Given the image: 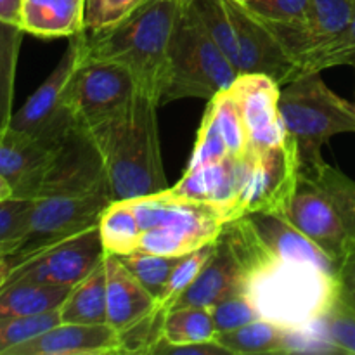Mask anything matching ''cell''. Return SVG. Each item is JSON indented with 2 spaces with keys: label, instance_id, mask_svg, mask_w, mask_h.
Segmentation results:
<instances>
[{
  "label": "cell",
  "instance_id": "obj_1",
  "mask_svg": "<svg viewBox=\"0 0 355 355\" xmlns=\"http://www.w3.org/2000/svg\"><path fill=\"white\" fill-rule=\"evenodd\" d=\"M159 103L135 92L120 111L87 128L99 148L114 200H135L168 189L159 148Z\"/></svg>",
  "mask_w": 355,
  "mask_h": 355
},
{
  "label": "cell",
  "instance_id": "obj_2",
  "mask_svg": "<svg viewBox=\"0 0 355 355\" xmlns=\"http://www.w3.org/2000/svg\"><path fill=\"white\" fill-rule=\"evenodd\" d=\"M182 9L177 0H151L113 26L82 31V58L121 66L139 92L162 104L168 82L170 42Z\"/></svg>",
  "mask_w": 355,
  "mask_h": 355
},
{
  "label": "cell",
  "instance_id": "obj_3",
  "mask_svg": "<svg viewBox=\"0 0 355 355\" xmlns=\"http://www.w3.org/2000/svg\"><path fill=\"white\" fill-rule=\"evenodd\" d=\"M284 217L340 267L355 246V180L324 159L300 163Z\"/></svg>",
  "mask_w": 355,
  "mask_h": 355
},
{
  "label": "cell",
  "instance_id": "obj_4",
  "mask_svg": "<svg viewBox=\"0 0 355 355\" xmlns=\"http://www.w3.org/2000/svg\"><path fill=\"white\" fill-rule=\"evenodd\" d=\"M243 291L262 319L288 329H304L335 300L338 279L314 266L279 260L245 281Z\"/></svg>",
  "mask_w": 355,
  "mask_h": 355
},
{
  "label": "cell",
  "instance_id": "obj_5",
  "mask_svg": "<svg viewBox=\"0 0 355 355\" xmlns=\"http://www.w3.org/2000/svg\"><path fill=\"white\" fill-rule=\"evenodd\" d=\"M201 23L238 75L263 73L281 87L295 80L297 66L269 28L234 0H198L191 3Z\"/></svg>",
  "mask_w": 355,
  "mask_h": 355
},
{
  "label": "cell",
  "instance_id": "obj_6",
  "mask_svg": "<svg viewBox=\"0 0 355 355\" xmlns=\"http://www.w3.org/2000/svg\"><path fill=\"white\" fill-rule=\"evenodd\" d=\"M132 201L141 224L139 248L158 255L182 257L214 243L227 222L220 208L179 196L170 187Z\"/></svg>",
  "mask_w": 355,
  "mask_h": 355
},
{
  "label": "cell",
  "instance_id": "obj_7",
  "mask_svg": "<svg viewBox=\"0 0 355 355\" xmlns=\"http://www.w3.org/2000/svg\"><path fill=\"white\" fill-rule=\"evenodd\" d=\"M284 128L297 142L300 163L322 159L321 149L338 134H355V106L333 92L321 73H309L281 87Z\"/></svg>",
  "mask_w": 355,
  "mask_h": 355
},
{
  "label": "cell",
  "instance_id": "obj_8",
  "mask_svg": "<svg viewBox=\"0 0 355 355\" xmlns=\"http://www.w3.org/2000/svg\"><path fill=\"white\" fill-rule=\"evenodd\" d=\"M236 78L234 66L215 44L193 6L184 7L170 42L168 82L162 104L187 97L210 101L227 90Z\"/></svg>",
  "mask_w": 355,
  "mask_h": 355
},
{
  "label": "cell",
  "instance_id": "obj_9",
  "mask_svg": "<svg viewBox=\"0 0 355 355\" xmlns=\"http://www.w3.org/2000/svg\"><path fill=\"white\" fill-rule=\"evenodd\" d=\"M82 42L80 33L69 38L64 54L45 82L35 90L30 99L12 114L9 130L30 135L47 144H58L75 127V118L68 106V83L80 62Z\"/></svg>",
  "mask_w": 355,
  "mask_h": 355
},
{
  "label": "cell",
  "instance_id": "obj_10",
  "mask_svg": "<svg viewBox=\"0 0 355 355\" xmlns=\"http://www.w3.org/2000/svg\"><path fill=\"white\" fill-rule=\"evenodd\" d=\"M111 201L113 198L107 193L59 194L35 200L26 241L16 255L7 259L10 267L55 243L99 225Z\"/></svg>",
  "mask_w": 355,
  "mask_h": 355
},
{
  "label": "cell",
  "instance_id": "obj_11",
  "mask_svg": "<svg viewBox=\"0 0 355 355\" xmlns=\"http://www.w3.org/2000/svg\"><path fill=\"white\" fill-rule=\"evenodd\" d=\"M300 172V153L290 134L274 148L253 156L248 179L231 210V218L252 214L284 215Z\"/></svg>",
  "mask_w": 355,
  "mask_h": 355
},
{
  "label": "cell",
  "instance_id": "obj_12",
  "mask_svg": "<svg viewBox=\"0 0 355 355\" xmlns=\"http://www.w3.org/2000/svg\"><path fill=\"white\" fill-rule=\"evenodd\" d=\"M137 92L134 78L121 66L106 61L83 59L68 83V106L75 123L92 128L113 116Z\"/></svg>",
  "mask_w": 355,
  "mask_h": 355
},
{
  "label": "cell",
  "instance_id": "obj_13",
  "mask_svg": "<svg viewBox=\"0 0 355 355\" xmlns=\"http://www.w3.org/2000/svg\"><path fill=\"white\" fill-rule=\"evenodd\" d=\"M111 194L99 148L87 128L75 125L55 146L33 201L59 194ZM113 198V196H111Z\"/></svg>",
  "mask_w": 355,
  "mask_h": 355
},
{
  "label": "cell",
  "instance_id": "obj_14",
  "mask_svg": "<svg viewBox=\"0 0 355 355\" xmlns=\"http://www.w3.org/2000/svg\"><path fill=\"white\" fill-rule=\"evenodd\" d=\"M104 255L106 250L101 239L99 225H96L17 262L10 269L6 284L28 281L73 288L99 266Z\"/></svg>",
  "mask_w": 355,
  "mask_h": 355
},
{
  "label": "cell",
  "instance_id": "obj_15",
  "mask_svg": "<svg viewBox=\"0 0 355 355\" xmlns=\"http://www.w3.org/2000/svg\"><path fill=\"white\" fill-rule=\"evenodd\" d=\"M248 132L250 155H262L286 137L279 111L281 85L263 73L238 75L231 87Z\"/></svg>",
  "mask_w": 355,
  "mask_h": 355
},
{
  "label": "cell",
  "instance_id": "obj_16",
  "mask_svg": "<svg viewBox=\"0 0 355 355\" xmlns=\"http://www.w3.org/2000/svg\"><path fill=\"white\" fill-rule=\"evenodd\" d=\"M355 0H311V7L298 26H267L288 58L298 68L302 62L335 40L354 16ZM295 75V78H297Z\"/></svg>",
  "mask_w": 355,
  "mask_h": 355
},
{
  "label": "cell",
  "instance_id": "obj_17",
  "mask_svg": "<svg viewBox=\"0 0 355 355\" xmlns=\"http://www.w3.org/2000/svg\"><path fill=\"white\" fill-rule=\"evenodd\" d=\"M253 156L236 158L227 156L220 162H211L196 168H186L182 179L170 187L179 196L220 208L225 217L231 218V210L238 201L246 179Z\"/></svg>",
  "mask_w": 355,
  "mask_h": 355
},
{
  "label": "cell",
  "instance_id": "obj_18",
  "mask_svg": "<svg viewBox=\"0 0 355 355\" xmlns=\"http://www.w3.org/2000/svg\"><path fill=\"white\" fill-rule=\"evenodd\" d=\"M118 331L110 324L59 322L10 349L7 355H118Z\"/></svg>",
  "mask_w": 355,
  "mask_h": 355
},
{
  "label": "cell",
  "instance_id": "obj_19",
  "mask_svg": "<svg viewBox=\"0 0 355 355\" xmlns=\"http://www.w3.org/2000/svg\"><path fill=\"white\" fill-rule=\"evenodd\" d=\"M58 144H47L9 128L0 135V175L12 187V196L33 200Z\"/></svg>",
  "mask_w": 355,
  "mask_h": 355
},
{
  "label": "cell",
  "instance_id": "obj_20",
  "mask_svg": "<svg viewBox=\"0 0 355 355\" xmlns=\"http://www.w3.org/2000/svg\"><path fill=\"white\" fill-rule=\"evenodd\" d=\"M248 217L279 260L314 266L331 276L338 274V263L326 255L311 238L298 231L284 215L252 214Z\"/></svg>",
  "mask_w": 355,
  "mask_h": 355
},
{
  "label": "cell",
  "instance_id": "obj_21",
  "mask_svg": "<svg viewBox=\"0 0 355 355\" xmlns=\"http://www.w3.org/2000/svg\"><path fill=\"white\" fill-rule=\"evenodd\" d=\"M106 312L107 324L116 331L132 324L158 305L156 298L113 253H106Z\"/></svg>",
  "mask_w": 355,
  "mask_h": 355
},
{
  "label": "cell",
  "instance_id": "obj_22",
  "mask_svg": "<svg viewBox=\"0 0 355 355\" xmlns=\"http://www.w3.org/2000/svg\"><path fill=\"white\" fill-rule=\"evenodd\" d=\"M241 290V270L232 259L227 245L218 236L210 262L205 266L198 279L187 288L186 293L179 298L175 307H210L215 302Z\"/></svg>",
  "mask_w": 355,
  "mask_h": 355
},
{
  "label": "cell",
  "instance_id": "obj_23",
  "mask_svg": "<svg viewBox=\"0 0 355 355\" xmlns=\"http://www.w3.org/2000/svg\"><path fill=\"white\" fill-rule=\"evenodd\" d=\"M85 0H23L19 26L40 38H71L83 31Z\"/></svg>",
  "mask_w": 355,
  "mask_h": 355
},
{
  "label": "cell",
  "instance_id": "obj_24",
  "mask_svg": "<svg viewBox=\"0 0 355 355\" xmlns=\"http://www.w3.org/2000/svg\"><path fill=\"white\" fill-rule=\"evenodd\" d=\"M220 239L227 245L232 259L238 263L243 274V284L255 274L269 269L279 262L276 253L270 250L263 236L252 222L248 215L225 222Z\"/></svg>",
  "mask_w": 355,
  "mask_h": 355
},
{
  "label": "cell",
  "instance_id": "obj_25",
  "mask_svg": "<svg viewBox=\"0 0 355 355\" xmlns=\"http://www.w3.org/2000/svg\"><path fill=\"white\" fill-rule=\"evenodd\" d=\"M106 257V255H104ZM61 322L78 324H107L106 312V263L99 266L69 290L59 307Z\"/></svg>",
  "mask_w": 355,
  "mask_h": 355
},
{
  "label": "cell",
  "instance_id": "obj_26",
  "mask_svg": "<svg viewBox=\"0 0 355 355\" xmlns=\"http://www.w3.org/2000/svg\"><path fill=\"white\" fill-rule=\"evenodd\" d=\"M71 288L42 283H10L0 288V318H31L59 311Z\"/></svg>",
  "mask_w": 355,
  "mask_h": 355
},
{
  "label": "cell",
  "instance_id": "obj_27",
  "mask_svg": "<svg viewBox=\"0 0 355 355\" xmlns=\"http://www.w3.org/2000/svg\"><path fill=\"white\" fill-rule=\"evenodd\" d=\"M291 329L267 319H257L238 329L217 333L215 340L231 355L290 354Z\"/></svg>",
  "mask_w": 355,
  "mask_h": 355
},
{
  "label": "cell",
  "instance_id": "obj_28",
  "mask_svg": "<svg viewBox=\"0 0 355 355\" xmlns=\"http://www.w3.org/2000/svg\"><path fill=\"white\" fill-rule=\"evenodd\" d=\"M106 253L125 255L141 245V224L132 200H114L107 205L99 222Z\"/></svg>",
  "mask_w": 355,
  "mask_h": 355
},
{
  "label": "cell",
  "instance_id": "obj_29",
  "mask_svg": "<svg viewBox=\"0 0 355 355\" xmlns=\"http://www.w3.org/2000/svg\"><path fill=\"white\" fill-rule=\"evenodd\" d=\"M24 30L19 24L0 19V135L6 134L12 118L14 83Z\"/></svg>",
  "mask_w": 355,
  "mask_h": 355
},
{
  "label": "cell",
  "instance_id": "obj_30",
  "mask_svg": "<svg viewBox=\"0 0 355 355\" xmlns=\"http://www.w3.org/2000/svg\"><path fill=\"white\" fill-rule=\"evenodd\" d=\"M217 328L208 307H175L168 311L163 328V340L173 345L211 342Z\"/></svg>",
  "mask_w": 355,
  "mask_h": 355
},
{
  "label": "cell",
  "instance_id": "obj_31",
  "mask_svg": "<svg viewBox=\"0 0 355 355\" xmlns=\"http://www.w3.org/2000/svg\"><path fill=\"white\" fill-rule=\"evenodd\" d=\"M311 328L335 354L355 355V307L343 300L340 293Z\"/></svg>",
  "mask_w": 355,
  "mask_h": 355
},
{
  "label": "cell",
  "instance_id": "obj_32",
  "mask_svg": "<svg viewBox=\"0 0 355 355\" xmlns=\"http://www.w3.org/2000/svg\"><path fill=\"white\" fill-rule=\"evenodd\" d=\"M207 110L214 116L218 132L227 144L229 155L236 158H248V132H246L245 121H243L241 111L231 90H222L217 96L208 101Z\"/></svg>",
  "mask_w": 355,
  "mask_h": 355
},
{
  "label": "cell",
  "instance_id": "obj_33",
  "mask_svg": "<svg viewBox=\"0 0 355 355\" xmlns=\"http://www.w3.org/2000/svg\"><path fill=\"white\" fill-rule=\"evenodd\" d=\"M125 267L137 277L139 283L159 302L165 291L168 277L172 274L179 257L158 255V253L146 252V250H134L125 255H116Z\"/></svg>",
  "mask_w": 355,
  "mask_h": 355
},
{
  "label": "cell",
  "instance_id": "obj_34",
  "mask_svg": "<svg viewBox=\"0 0 355 355\" xmlns=\"http://www.w3.org/2000/svg\"><path fill=\"white\" fill-rule=\"evenodd\" d=\"M33 200L10 196L0 200V259H9L26 241Z\"/></svg>",
  "mask_w": 355,
  "mask_h": 355
},
{
  "label": "cell",
  "instance_id": "obj_35",
  "mask_svg": "<svg viewBox=\"0 0 355 355\" xmlns=\"http://www.w3.org/2000/svg\"><path fill=\"white\" fill-rule=\"evenodd\" d=\"M215 241L208 243V245L193 250V252L177 259L172 274L168 277V283L165 286V291H163L162 298L158 302V307H162L166 312L175 307L179 298L186 293L187 288L198 279L205 266L210 262L211 255L215 252Z\"/></svg>",
  "mask_w": 355,
  "mask_h": 355
},
{
  "label": "cell",
  "instance_id": "obj_36",
  "mask_svg": "<svg viewBox=\"0 0 355 355\" xmlns=\"http://www.w3.org/2000/svg\"><path fill=\"white\" fill-rule=\"evenodd\" d=\"M168 312L156 305L151 312L118 331L120 354H153L163 340Z\"/></svg>",
  "mask_w": 355,
  "mask_h": 355
},
{
  "label": "cell",
  "instance_id": "obj_37",
  "mask_svg": "<svg viewBox=\"0 0 355 355\" xmlns=\"http://www.w3.org/2000/svg\"><path fill=\"white\" fill-rule=\"evenodd\" d=\"M336 66H355V10L349 26L335 40H331L302 62L297 78L309 73H321Z\"/></svg>",
  "mask_w": 355,
  "mask_h": 355
},
{
  "label": "cell",
  "instance_id": "obj_38",
  "mask_svg": "<svg viewBox=\"0 0 355 355\" xmlns=\"http://www.w3.org/2000/svg\"><path fill=\"white\" fill-rule=\"evenodd\" d=\"M61 322L59 311L31 318H0V355Z\"/></svg>",
  "mask_w": 355,
  "mask_h": 355
},
{
  "label": "cell",
  "instance_id": "obj_39",
  "mask_svg": "<svg viewBox=\"0 0 355 355\" xmlns=\"http://www.w3.org/2000/svg\"><path fill=\"white\" fill-rule=\"evenodd\" d=\"M243 6L266 26H298L307 16L311 0H248Z\"/></svg>",
  "mask_w": 355,
  "mask_h": 355
},
{
  "label": "cell",
  "instance_id": "obj_40",
  "mask_svg": "<svg viewBox=\"0 0 355 355\" xmlns=\"http://www.w3.org/2000/svg\"><path fill=\"white\" fill-rule=\"evenodd\" d=\"M208 311L214 319L217 333L232 331V329H238L248 322L260 319L255 305L243 290L234 291L222 300L215 302L214 305L208 307Z\"/></svg>",
  "mask_w": 355,
  "mask_h": 355
},
{
  "label": "cell",
  "instance_id": "obj_41",
  "mask_svg": "<svg viewBox=\"0 0 355 355\" xmlns=\"http://www.w3.org/2000/svg\"><path fill=\"white\" fill-rule=\"evenodd\" d=\"M151 0H85L83 31L104 30L120 23Z\"/></svg>",
  "mask_w": 355,
  "mask_h": 355
},
{
  "label": "cell",
  "instance_id": "obj_42",
  "mask_svg": "<svg viewBox=\"0 0 355 355\" xmlns=\"http://www.w3.org/2000/svg\"><path fill=\"white\" fill-rule=\"evenodd\" d=\"M229 149L225 144L224 137L218 132L217 123L208 110H205L203 120H201L200 128H198L196 144H194L193 155H191L187 168H196V166L207 165L211 162H220L227 158Z\"/></svg>",
  "mask_w": 355,
  "mask_h": 355
},
{
  "label": "cell",
  "instance_id": "obj_43",
  "mask_svg": "<svg viewBox=\"0 0 355 355\" xmlns=\"http://www.w3.org/2000/svg\"><path fill=\"white\" fill-rule=\"evenodd\" d=\"M156 355H231L225 347H222L217 340L200 343H182V345H173L166 343L165 340L158 343L155 349Z\"/></svg>",
  "mask_w": 355,
  "mask_h": 355
},
{
  "label": "cell",
  "instance_id": "obj_44",
  "mask_svg": "<svg viewBox=\"0 0 355 355\" xmlns=\"http://www.w3.org/2000/svg\"><path fill=\"white\" fill-rule=\"evenodd\" d=\"M336 279H338L340 297L355 307V246L340 263Z\"/></svg>",
  "mask_w": 355,
  "mask_h": 355
},
{
  "label": "cell",
  "instance_id": "obj_45",
  "mask_svg": "<svg viewBox=\"0 0 355 355\" xmlns=\"http://www.w3.org/2000/svg\"><path fill=\"white\" fill-rule=\"evenodd\" d=\"M21 2L23 0H0V19L19 24Z\"/></svg>",
  "mask_w": 355,
  "mask_h": 355
},
{
  "label": "cell",
  "instance_id": "obj_46",
  "mask_svg": "<svg viewBox=\"0 0 355 355\" xmlns=\"http://www.w3.org/2000/svg\"><path fill=\"white\" fill-rule=\"evenodd\" d=\"M10 269H12V267H10L9 260L0 259V288L6 284L7 277H9V274H10Z\"/></svg>",
  "mask_w": 355,
  "mask_h": 355
},
{
  "label": "cell",
  "instance_id": "obj_47",
  "mask_svg": "<svg viewBox=\"0 0 355 355\" xmlns=\"http://www.w3.org/2000/svg\"><path fill=\"white\" fill-rule=\"evenodd\" d=\"M10 196H12V187H10L9 182L0 175V200H6V198Z\"/></svg>",
  "mask_w": 355,
  "mask_h": 355
},
{
  "label": "cell",
  "instance_id": "obj_48",
  "mask_svg": "<svg viewBox=\"0 0 355 355\" xmlns=\"http://www.w3.org/2000/svg\"><path fill=\"white\" fill-rule=\"evenodd\" d=\"M177 2L180 3V6H191V3H194V2H198V0H177Z\"/></svg>",
  "mask_w": 355,
  "mask_h": 355
},
{
  "label": "cell",
  "instance_id": "obj_49",
  "mask_svg": "<svg viewBox=\"0 0 355 355\" xmlns=\"http://www.w3.org/2000/svg\"><path fill=\"white\" fill-rule=\"evenodd\" d=\"M234 2H239V3H246L248 0H234Z\"/></svg>",
  "mask_w": 355,
  "mask_h": 355
}]
</instances>
